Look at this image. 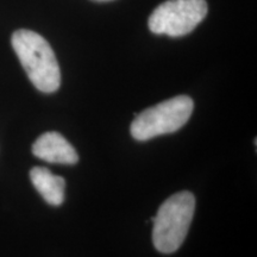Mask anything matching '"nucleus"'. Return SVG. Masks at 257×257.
<instances>
[{"instance_id": "obj_6", "label": "nucleus", "mask_w": 257, "mask_h": 257, "mask_svg": "<svg viewBox=\"0 0 257 257\" xmlns=\"http://www.w3.org/2000/svg\"><path fill=\"white\" fill-rule=\"evenodd\" d=\"M30 179L34 187L48 204L60 206L64 201L66 180L62 176L54 175L49 169L43 167H35L30 170Z\"/></svg>"}, {"instance_id": "obj_3", "label": "nucleus", "mask_w": 257, "mask_h": 257, "mask_svg": "<svg viewBox=\"0 0 257 257\" xmlns=\"http://www.w3.org/2000/svg\"><path fill=\"white\" fill-rule=\"evenodd\" d=\"M194 102L187 95H178L136 114L130 133L135 140L148 141L161 135L173 134L187 123Z\"/></svg>"}, {"instance_id": "obj_4", "label": "nucleus", "mask_w": 257, "mask_h": 257, "mask_svg": "<svg viewBox=\"0 0 257 257\" xmlns=\"http://www.w3.org/2000/svg\"><path fill=\"white\" fill-rule=\"evenodd\" d=\"M205 0H168L154 10L149 29L157 35L170 37L185 36L206 17Z\"/></svg>"}, {"instance_id": "obj_2", "label": "nucleus", "mask_w": 257, "mask_h": 257, "mask_svg": "<svg viewBox=\"0 0 257 257\" xmlns=\"http://www.w3.org/2000/svg\"><path fill=\"white\" fill-rule=\"evenodd\" d=\"M195 198L191 192L175 193L161 205L154 221L153 243L157 251L175 252L184 243L194 216Z\"/></svg>"}, {"instance_id": "obj_5", "label": "nucleus", "mask_w": 257, "mask_h": 257, "mask_svg": "<svg viewBox=\"0 0 257 257\" xmlns=\"http://www.w3.org/2000/svg\"><path fill=\"white\" fill-rule=\"evenodd\" d=\"M32 154L38 159L59 165H75L79 161L74 147L55 131L41 135L32 144Z\"/></svg>"}, {"instance_id": "obj_1", "label": "nucleus", "mask_w": 257, "mask_h": 257, "mask_svg": "<svg viewBox=\"0 0 257 257\" xmlns=\"http://www.w3.org/2000/svg\"><path fill=\"white\" fill-rule=\"evenodd\" d=\"M11 42L35 87L43 93L57 91L61 83V72L50 44L37 32L25 29L16 31Z\"/></svg>"}]
</instances>
